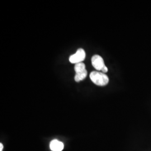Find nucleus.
Returning a JSON list of instances; mask_svg holds the SVG:
<instances>
[{
	"label": "nucleus",
	"instance_id": "nucleus-1",
	"mask_svg": "<svg viewBox=\"0 0 151 151\" xmlns=\"http://www.w3.org/2000/svg\"><path fill=\"white\" fill-rule=\"evenodd\" d=\"M90 79L95 85L97 86H104L109 83V77L106 74L103 72L93 71L90 75Z\"/></svg>",
	"mask_w": 151,
	"mask_h": 151
},
{
	"label": "nucleus",
	"instance_id": "nucleus-2",
	"mask_svg": "<svg viewBox=\"0 0 151 151\" xmlns=\"http://www.w3.org/2000/svg\"><path fill=\"white\" fill-rule=\"evenodd\" d=\"M76 75L75 80L77 82H79L86 78L87 75V71L86 69L85 65L83 63H79L75 65Z\"/></svg>",
	"mask_w": 151,
	"mask_h": 151
},
{
	"label": "nucleus",
	"instance_id": "nucleus-3",
	"mask_svg": "<svg viewBox=\"0 0 151 151\" xmlns=\"http://www.w3.org/2000/svg\"><path fill=\"white\" fill-rule=\"evenodd\" d=\"M86 57V53L84 49L82 48H80L77 49L75 54L71 55L69 60L71 63L77 64L79 63L82 62L83 60L85 59Z\"/></svg>",
	"mask_w": 151,
	"mask_h": 151
},
{
	"label": "nucleus",
	"instance_id": "nucleus-4",
	"mask_svg": "<svg viewBox=\"0 0 151 151\" xmlns=\"http://www.w3.org/2000/svg\"><path fill=\"white\" fill-rule=\"evenodd\" d=\"M92 65L97 70H102L106 66L103 58L99 55H94L91 58Z\"/></svg>",
	"mask_w": 151,
	"mask_h": 151
},
{
	"label": "nucleus",
	"instance_id": "nucleus-5",
	"mask_svg": "<svg viewBox=\"0 0 151 151\" xmlns=\"http://www.w3.org/2000/svg\"><path fill=\"white\" fill-rule=\"evenodd\" d=\"M50 148L52 151H62L64 148V145L62 142L54 139L50 143Z\"/></svg>",
	"mask_w": 151,
	"mask_h": 151
},
{
	"label": "nucleus",
	"instance_id": "nucleus-6",
	"mask_svg": "<svg viewBox=\"0 0 151 151\" xmlns=\"http://www.w3.org/2000/svg\"><path fill=\"white\" fill-rule=\"evenodd\" d=\"M108 68H107V67L106 66H105L104 68L103 69V70H101L102 72H103V73H106L107 72H108Z\"/></svg>",
	"mask_w": 151,
	"mask_h": 151
},
{
	"label": "nucleus",
	"instance_id": "nucleus-7",
	"mask_svg": "<svg viewBox=\"0 0 151 151\" xmlns=\"http://www.w3.org/2000/svg\"><path fill=\"white\" fill-rule=\"evenodd\" d=\"M3 148H4L3 145H2V143H1V144H0V151H2Z\"/></svg>",
	"mask_w": 151,
	"mask_h": 151
}]
</instances>
